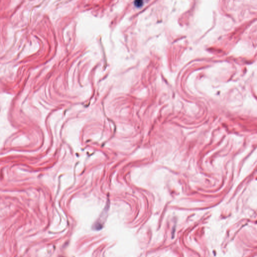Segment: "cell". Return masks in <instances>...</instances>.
I'll return each instance as SVG.
<instances>
[{
	"label": "cell",
	"instance_id": "obj_1",
	"mask_svg": "<svg viewBox=\"0 0 257 257\" xmlns=\"http://www.w3.org/2000/svg\"><path fill=\"white\" fill-rule=\"evenodd\" d=\"M134 4L136 7H141V6H142L143 4V2L142 1H136L134 2Z\"/></svg>",
	"mask_w": 257,
	"mask_h": 257
}]
</instances>
